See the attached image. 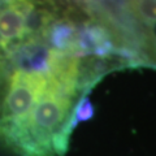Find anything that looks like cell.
<instances>
[{
    "mask_svg": "<svg viewBox=\"0 0 156 156\" xmlns=\"http://www.w3.org/2000/svg\"><path fill=\"white\" fill-rule=\"evenodd\" d=\"M47 85V73L22 69L13 72L0 111V139L5 146L26 121Z\"/></svg>",
    "mask_w": 156,
    "mask_h": 156,
    "instance_id": "1",
    "label": "cell"
},
{
    "mask_svg": "<svg viewBox=\"0 0 156 156\" xmlns=\"http://www.w3.org/2000/svg\"><path fill=\"white\" fill-rule=\"evenodd\" d=\"M135 27L133 48L139 58L140 66L156 68V22Z\"/></svg>",
    "mask_w": 156,
    "mask_h": 156,
    "instance_id": "2",
    "label": "cell"
},
{
    "mask_svg": "<svg viewBox=\"0 0 156 156\" xmlns=\"http://www.w3.org/2000/svg\"><path fill=\"white\" fill-rule=\"evenodd\" d=\"M125 11L134 26L156 22V0H126Z\"/></svg>",
    "mask_w": 156,
    "mask_h": 156,
    "instance_id": "3",
    "label": "cell"
},
{
    "mask_svg": "<svg viewBox=\"0 0 156 156\" xmlns=\"http://www.w3.org/2000/svg\"><path fill=\"white\" fill-rule=\"evenodd\" d=\"M95 113L94 105L90 101L89 96L86 94L83 96H81V99L77 101L76 108H74V121L76 124L81 122V121H87L92 119V116Z\"/></svg>",
    "mask_w": 156,
    "mask_h": 156,
    "instance_id": "4",
    "label": "cell"
},
{
    "mask_svg": "<svg viewBox=\"0 0 156 156\" xmlns=\"http://www.w3.org/2000/svg\"><path fill=\"white\" fill-rule=\"evenodd\" d=\"M3 2H4V0H0V5H2V4H3Z\"/></svg>",
    "mask_w": 156,
    "mask_h": 156,
    "instance_id": "5",
    "label": "cell"
}]
</instances>
